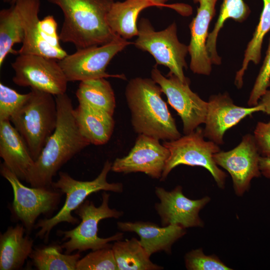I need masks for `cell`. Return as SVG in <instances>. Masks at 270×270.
<instances>
[{"instance_id":"cell-1","label":"cell","mask_w":270,"mask_h":270,"mask_svg":"<svg viewBox=\"0 0 270 270\" xmlns=\"http://www.w3.org/2000/svg\"><path fill=\"white\" fill-rule=\"evenodd\" d=\"M56 128L26 180L32 187H52L53 177L61 167L90 144L79 130L70 98L65 93L56 96Z\"/></svg>"},{"instance_id":"cell-2","label":"cell","mask_w":270,"mask_h":270,"mask_svg":"<svg viewBox=\"0 0 270 270\" xmlns=\"http://www.w3.org/2000/svg\"><path fill=\"white\" fill-rule=\"evenodd\" d=\"M160 86L152 78L138 77L126 87L125 96L135 132L164 141L180 138L175 120L162 100Z\"/></svg>"},{"instance_id":"cell-3","label":"cell","mask_w":270,"mask_h":270,"mask_svg":"<svg viewBox=\"0 0 270 270\" xmlns=\"http://www.w3.org/2000/svg\"><path fill=\"white\" fill-rule=\"evenodd\" d=\"M62 10L64 20L60 40L78 49L100 46L118 35L108 26L106 18L112 0H47Z\"/></svg>"},{"instance_id":"cell-4","label":"cell","mask_w":270,"mask_h":270,"mask_svg":"<svg viewBox=\"0 0 270 270\" xmlns=\"http://www.w3.org/2000/svg\"><path fill=\"white\" fill-rule=\"evenodd\" d=\"M29 92L27 100L10 121L36 161L56 128L57 108L54 95L35 89Z\"/></svg>"},{"instance_id":"cell-5","label":"cell","mask_w":270,"mask_h":270,"mask_svg":"<svg viewBox=\"0 0 270 270\" xmlns=\"http://www.w3.org/2000/svg\"><path fill=\"white\" fill-rule=\"evenodd\" d=\"M112 163L108 160L104 163L100 174L90 181H80L72 178L68 173L60 172L59 178L53 182L52 186L65 194L66 198L63 206L54 216L40 220L35 224V228H40L36 236L48 240L52 230L60 222H66L74 224L78 222L77 218L72 214L86 200L90 194L100 190L122 192L123 184L120 182L110 183L107 176L111 170Z\"/></svg>"},{"instance_id":"cell-6","label":"cell","mask_w":270,"mask_h":270,"mask_svg":"<svg viewBox=\"0 0 270 270\" xmlns=\"http://www.w3.org/2000/svg\"><path fill=\"white\" fill-rule=\"evenodd\" d=\"M100 206L96 207L92 202L85 200L76 210L75 213L81 219L80 223L75 228L69 230H58L60 236L66 241L60 245L65 252L70 254L78 250L82 252L88 250H96L112 247L109 242L120 240L122 232L106 238H100L98 235L99 222L107 218H118L123 214L122 211L110 208L108 206L110 194L103 191Z\"/></svg>"},{"instance_id":"cell-7","label":"cell","mask_w":270,"mask_h":270,"mask_svg":"<svg viewBox=\"0 0 270 270\" xmlns=\"http://www.w3.org/2000/svg\"><path fill=\"white\" fill-rule=\"evenodd\" d=\"M203 130L199 127L179 138L164 141L163 144L170 150L160 180H166L174 168L180 164L198 166L205 168L211 174L218 187H225L226 174L216 163L213 156L220 151L219 145L206 140Z\"/></svg>"},{"instance_id":"cell-8","label":"cell","mask_w":270,"mask_h":270,"mask_svg":"<svg viewBox=\"0 0 270 270\" xmlns=\"http://www.w3.org/2000/svg\"><path fill=\"white\" fill-rule=\"evenodd\" d=\"M138 34L134 42L136 47L150 53L157 64L163 65L171 74L182 81L188 79L184 70L187 68L186 56L188 46L180 42L177 36V26L172 22L165 29L156 31L150 20L142 18L138 23Z\"/></svg>"},{"instance_id":"cell-9","label":"cell","mask_w":270,"mask_h":270,"mask_svg":"<svg viewBox=\"0 0 270 270\" xmlns=\"http://www.w3.org/2000/svg\"><path fill=\"white\" fill-rule=\"evenodd\" d=\"M132 44L118 36L106 44L78 49L58 62L68 82L108 77L123 79V74H110L106 68L116 55Z\"/></svg>"},{"instance_id":"cell-10","label":"cell","mask_w":270,"mask_h":270,"mask_svg":"<svg viewBox=\"0 0 270 270\" xmlns=\"http://www.w3.org/2000/svg\"><path fill=\"white\" fill-rule=\"evenodd\" d=\"M0 172L13 190L12 212L22 222L26 230L30 232L40 214L56 210L60 202L62 192L52 187H28L4 164H0Z\"/></svg>"},{"instance_id":"cell-11","label":"cell","mask_w":270,"mask_h":270,"mask_svg":"<svg viewBox=\"0 0 270 270\" xmlns=\"http://www.w3.org/2000/svg\"><path fill=\"white\" fill-rule=\"evenodd\" d=\"M12 67L13 82L57 96L66 93L68 80L56 60L36 54H18Z\"/></svg>"},{"instance_id":"cell-12","label":"cell","mask_w":270,"mask_h":270,"mask_svg":"<svg viewBox=\"0 0 270 270\" xmlns=\"http://www.w3.org/2000/svg\"><path fill=\"white\" fill-rule=\"evenodd\" d=\"M151 78L160 86L168 104L180 117L184 134H189L204 124L208 102L192 90L188 78L182 81L170 72L165 76L156 66L151 70Z\"/></svg>"},{"instance_id":"cell-13","label":"cell","mask_w":270,"mask_h":270,"mask_svg":"<svg viewBox=\"0 0 270 270\" xmlns=\"http://www.w3.org/2000/svg\"><path fill=\"white\" fill-rule=\"evenodd\" d=\"M261 155L254 136L246 134L240 143L231 150L220 151L213 156L218 166L226 170L232 178L235 194L243 196L250 189L252 180L260 176Z\"/></svg>"},{"instance_id":"cell-14","label":"cell","mask_w":270,"mask_h":270,"mask_svg":"<svg viewBox=\"0 0 270 270\" xmlns=\"http://www.w3.org/2000/svg\"><path fill=\"white\" fill-rule=\"evenodd\" d=\"M155 194L160 200L154 208L162 226L178 225L184 228L204 226L199 213L210 202L209 196L198 200L188 198L184 194L180 186L170 191L156 187Z\"/></svg>"},{"instance_id":"cell-15","label":"cell","mask_w":270,"mask_h":270,"mask_svg":"<svg viewBox=\"0 0 270 270\" xmlns=\"http://www.w3.org/2000/svg\"><path fill=\"white\" fill-rule=\"evenodd\" d=\"M170 154L169 150L159 140L140 134L128 154L116 159L111 170L124 174L142 172L160 179Z\"/></svg>"},{"instance_id":"cell-16","label":"cell","mask_w":270,"mask_h":270,"mask_svg":"<svg viewBox=\"0 0 270 270\" xmlns=\"http://www.w3.org/2000/svg\"><path fill=\"white\" fill-rule=\"evenodd\" d=\"M264 110L260 104L249 107L237 106L227 92L212 95L208 102L204 136L218 145L223 144L224 135L228 130L246 117Z\"/></svg>"},{"instance_id":"cell-17","label":"cell","mask_w":270,"mask_h":270,"mask_svg":"<svg viewBox=\"0 0 270 270\" xmlns=\"http://www.w3.org/2000/svg\"><path fill=\"white\" fill-rule=\"evenodd\" d=\"M218 0H193L198 3L196 16L189 28L190 40L188 45L190 57V70L198 74L208 76L212 70V62L209 56L206 42L210 22L216 14V5Z\"/></svg>"},{"instance_id":"cell-18","label":"cell","mask_w":270,"mask_h":270,"mask_svg":"<svg viewBox=\"0 0 270 270\" xmlns=\"http://www.w3.org/2000/svg\"><path fill=\"white\" fill-rule=\"evenodd\" d=\"M14 4L18 10L24 31L22 46L17 54L40 55L58 60L68 55L62 48L50 46L42 37L38 18L40 0H17Z\"/></svg>"},{"instance_id":"cell-19","label":"cell","mask_w":270,"mask_h":270,"mask_svg":"<svg viewBox=\"0 0 270 270\" xmlns=\"http://www.w3.org/2000/svg\"><path fill=\"white\" fill-rule=\"evenodd\" d=\"M122 232H134L140 238V243L148 255L164 251L170 254L172 245L186 234V228L178 225L160 227L149 222H118Z\"/></svg>"},{"instance_id":"cell-20","label":"cell","mask_w":270,"mask_h":270,"mask_svg":"<svg viewBox=\"0 0 270 270\" xmlns=\"http://www.w3.org/2000/svg\"><path fill=\"white\" fill-rule=\"evenodd\" d=\"M10 120L0 121V156L20 180H25L34 160L23 138Z\"/></svg>"},{"instance_id":"cell-21","label":"cell","mask_w":270,"mask_h":270,"mask_svg":"<svg viewBox=\"0 0 270 270\" xmlns=\"http://www.w3.org/2000/svg\"><path fill=\"white\" fill-rule=\"evenodd\" d=\"M154 6L162 7L151 0L114 1L106 15L107 24L114 33L126 40L137 36L140 12Z\"/></svg>"},{"instance_id":"cell-22","label":"cell","mask_w":270,"mask_h":270,"mask_svg":"<svg viewBox=\"0 0 270 270\" xmlns=\"http://www.w3.org/2000/svg\"><path fill=\"white\" fill-rule=\"evenodd\" d=\"M22 224L10 226L0 236V270L21 268L33 250L34 240L24 236Z\"/></svg>"},{"instance_id":"cell-23","label":"cell","mask_w":270,"mask_h":270,"mask_svg":"<svg viewBox=\"0 0 270 270\" xmlns=\"http://www.w3.org/2000/svg\"><path fill=\"white\" fill-rule=\"evenodd\" d=\"M74 114L80 132L90 144L102 145L109 140L114 126L112 116L80 104Z\"/></svg>"},{"instance_id":"cell-24","label":"cell","mask_w":270,"mask_h":270,"mask_svg":"<svg viewBox=\"0 0 270 270\" xmlns=\"http://www.w3.org/2000/svg\"><path fill=\"white\" fill-rule=\"evenodd\" d=\"M76 96L79 104L113 116L116 108L115 96L110 84L106 78L80 82Z\"/></svg>"},{"instance_id":"cell-25","label":"cell","mask_w":270,"mask_h":270,"mask_svg":"<svg viewBox=\"0 0 270 270\" xmlns=\"http://www.w3.org/2000/svg\"><path fill=\"white\" fill-rule=\"evenodd\" d=\"M118 270H160L163 267L150 260L140 240L136 238L118 240L112 244Z\"/></svg>"},{"instance_id":"cell-26","label":"cell","mask_w":270,"mask_h":270,"mask_svg":"<svg viewBox=\"0 0 270 270\" xmlns=\"http://www.w3.org/2000/svg\"><path fill=\"white\" fill-rule=\"evenodd\" d=\"M24 31L18 10L15 4L0 11V66L9 54H17L13 46L22 43Z\"/></svg>"},{"instance_id":"cell-27","label":"cell","mask_w":270,"mask_h":270,"mask_svg":"<svg viewBox=\"0 0 270 270\" xmlns=\"http://www.w3.org/2000/svg\"><path fill=\"white\" fill-rule=\"evenodd\" d=\"M262 0L263 8L259 22L245 50L242 66L236 74L234 84L238 88H242L243 86V78L250 62L259 63L263 40L270 30V0Z\"/></svg>"},{"instance_id":"cell-28","label":"cell","mask_w":270,"mask_h":270,"mask_svg":"<svg viewBox=\"0 0 270 270\" xmlns=\"http://www.w3.org/2000/svg\"><path fill=\"white\" fill-rule=\"evenodd\" d=\"M60 246L49 245L33 250L30 258L38 270H76L80 252L63 254Z\"/></svg>"},{"instance_id":"cell-29","label":"cell","mask_w":270,"mask_h":270,"mask_svg":"<svg viewBox=\"0 0 270 270\" xmlns=\"http://www.w3.org/2000/svg\"><path fill=\"white\" fill-rule=\"evenodd\" d=\"M250 12L249 7L244 0H222L217 20L207 40L206 47L208 52H216L218 36L227 20L230 18L242 22L248 18Z\"/></svg>"},{"instance_id":"cell-30","label":"cell","mask_w":270,"mask_h":270,"mask_svg":"<svg viewBox=\"0 0 270 270\" xmlns=\"http://www.w3.org/2000/svg\"><path fill=\"white\" fill-rule=\"evenodd\" d=\"M112 247L88 253L78 260L76 270H118Z\"/></svg>"},{"instance_id":"cell-31","label":"cell","mask_w":270,"mask_h":270,"mask_svg":"<svg viewBox=\"0 0 270 270\" xmlns=\"http://www.w3.org/2000/svg\"><path fill=\"white\" fill-rule=\"evenodd\" d=\"M30 92L21 94L0 83V121L10 120L11 117L24 105Z\"/></svg>"},{"instance_id":"cell-32","label":"cell","mask_w":270,"mask_h":270,"mask_svg":"<svg viewBox=\"0 0 270 270\" xmlns=\"http://www.w3.org/2000/svg\"><path fill=\"white\" fill-rule=\"evenodd\" d=\"M186 268L188 270H231L218 256L206 255L202 248L192 250L184 256Z\"/></svg>"},{"instance_id":"cell-33","label":"cell","mask_w":270,"mask_h":270,"mask_svg":"<svg viewBox=\"0 0 270 270\" xmlns=\"http://www.w3.org/2000/svg\"><path fill=\"white\" fill-rule=\"evenodd\" d=\"M270 84V38L263 64L256 78L248 101L249 106L258 104Z\"/></svg>"},{"instance_id":"cell-34","label":"cell","mask_w":270,"mask_h":270,"mask_svg":"<svg viewBox=\"0 0 270 270\" xmlns=\"http://www.w3.org/2000/svg\"><path fill=\"white\" fill-rule=\"evenodd\" d=\"M58 24L51 15L45 16L40 22V28L44 40L51 46L62 48L60 44L59 34L57 32Z\"/></svg>"},{"instance_id":"cell-35","label":"cell","mask_w":270,"mask_h":270,"mask_svg":"<svg viewBox=\"0 0 270 270\" xmlns=\"http://www.w3.org/2000/svg\"><path fill=\"white\" fill-rule=\"evenodd\" d=\"M253 136L261 156L270 154V121L258 122Z\"/></svg>"},{"instance_id":"cell-36","label":"cell","mask_w":270,"mask_h":270,"mask_svg":"<svg viewBox=\"0 0 270 270\" xmlns=\"http://www.w3.org/2000/svg\"><path fill=\"white\" fill-rule=\"evenodd\" d=\"M259 167L261 174L270 180V154L260 156Z\"/></svg>"},{"instance_id":"cell-37","label":"cell","mask_w":270,"mask_h":270,"mask_svg":"<svg viewBox=\"0 0 270 270\" xmlns=\"http://www.w3.org/2000/svg\"><path fill=\"white\" fill-rule=\"evenodd\" d=\"M258 104L262 106L264 109V112L270 115V84L260 98Z\"/></svg>"},{"instance_id":"cell-38","label":"cell","mask_w":270,"mask_h":270,"mask_svg":"<svg viewBox=\"0 0 270 270\" xmlns=\"http://www.w3.org/2000/svg\"><path fill=\"white\" fill-rule=\"evenodd\" d=\"M154 2L162 6V7H168L172 8H174L176 10H178L180 12L181 11H182V8L186 7L185 6H179L178 4H166L165 2L168 1V0H151Z\"/></svg>"},{"instance_id":"cell-39","label":"cell","mask_w":270,"mask_h":270,"mask_svg":"<svg viewBox=\"0 0 270 270\" xmlns=\"http://www.w3.org/2000/svg\"><path fill=\"white\" fill-rule=\"evenodd\" d=\"M4 2L11 4H14L17 0H2Z\"/></svg>"},{"instance_id":"cell-40","label":"cell","mask_w":270,"mask_h":270,"mask_svg":"<svg viewBox=\"0 0 270 270\" xmlns=\"http://www.w3.org/2000/svg\"></svg>"}]
</instances>
